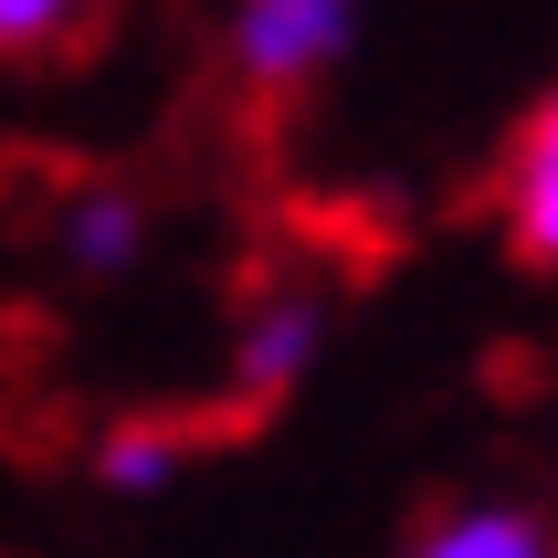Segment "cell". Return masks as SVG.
<instances>
[{"mask_svg": "<svg viewBox=\"0 0 558 558\" xmlns=\"http://www.w3.org/2000/svg\"><path fill=\"white\" fill-rule=\"evenodd\" d=\"M359 43V0H232L221 22V53H232V85L253 95H306L327 85Z\"/></svg>", "mask_w": 558, "mask_h": 558, "instance_id": "obj_1", "label": "cell"}, {"mask_svg": "<svg viewBox=\"0 0 558 558\" xmlns=\"http://www.w3.org/2000/svg\"><path fill=\"white\" fill-rule=\"evenodd\" d=\"M316 348H327V306L316 295H264L243 316V338H232V401L243 411L295 401V379L316 369Z\"/></svg>", "mask_w": 558, "mask_h": 558, "instance_id": "obj_2", "label": "cell"}, {"mask_svg": "<svg viewBox=\"0 0 558 558\" xmlns=\"http://www.w3.org/2000/svg\"><path fill=\"white\" fill-rule=\"evenodd\" d=\"M506 243H517V264H537V275H558V95H537L527 126H517V148H506Z\"/></svg>", "mask_w": 558, "mask_h": 558, "instance_id": "obj_3", "label": "cell"}, {"mask_svg": "<svg viewBox=\"0 0 558 558\" xmlns=\"http://www.w3.org/2000/svg\"><path fill=\"white\" fill-rule=\"evenodd\" d=\"M137 243H148V211H137V190H126V180H85V190L53 211V253H63L85 284L126 275V264H137Z\"/></svg>", "mask_w": 558, "mask_h": 558, "instance_id": "obj_4", "label": "cell"}, {"mask_svg": "<svg viewBox=\"0 0 558 558\" xmlns=\"http://www.w3.org/2000/svg\"><path fill=\"white\" fill-rule=\"evenodd\" d=\"M411 558H558V517L474 496V506H442L433 527L411 537Z\"/></svg>", "mask_w": 558, "mask_h": 558, "instance_id": "obj_5", "label": "cell"}, {"mask_svg": "<svg viewBox=\"0 0 558 558\" xmlns=\"http://www.w3.org/2000/svg\"><path fill=\"white\" fill-rule=\"evenodd\" d=\"M190 453H201V433H190V422H117V433L95 442V474H106L117 496H158Z\"/></svg>", "mask_w": 558, "mask_h": 558, "instance_id": "obj_6", "label": "cell"}, {"mask_svg": "<svg viewBox=\"0 0 558 558\" xmlns=\"http://www.w3.org/2000/svg\"><path fill=\"white\" fill-rule=\"evenodd\" d=\"M106 0H0V63H53L95 32Z\"/></svg>", "mask_w": 558, "mask_h": 558, "instance_id": "obj_7", "label": "cell"}]
</instances>
